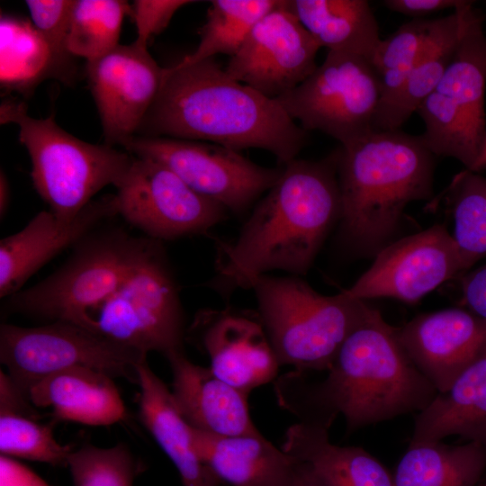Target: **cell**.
Masks as SVG:
<instances>
[{
    "instance_id": "cell-36",
    "label": "cell",
    "mask_w": 486,
    "mask_h": 486,
    "mask_svg": "<svg viewBox=\"0 0 486 486\" xmlns=\"http://www.w3.org/2000/svg\"><path fill=\"white\" fill-rule=\"evenodd\" d=\"M76 0H27L32 25L49 46L58 66L68 64L71 55L67 40Z\"/></svg>"
},
{
    "instance_id": "cell-8",
    "label": "cell",
    "mask_w": 486,
    "mask_h": 486,
    "mask_svg": "<svg viewBox=\"0 0 486 486\" xmlns=\"http://www.w3.org/2000/svg\"><path fill=\"white\" fill-rule=\"evenodd\" d=\"M184 312L179 287L161 241L78 325L118 345L165 357L184 351Z\"/></svg>"
},
{
    "instance_id": "cell-32",
    "label": "cell",
    "mask_w": 486,
    "mask_h": 486,
    "mask_svg": "<svg viewBox=\"0 0 486 486\" xmlns=\"http://www.w3.org/2000/svg\"><path fill=\"white\" fill-rule=\"evenodd\" d=\"M431 22L413 19L379 42L371 60L381 91L374 119L389 107L405 84L419 57Z\"/></svg>"
},
{
    "instance_id": "cell-11",
    "label": "cell",
    "mask_w": 486,
    "mask_h": 486,
    "mask_svg": "<svg viewBox=\"0 0 486 486\" xmlns=\"http://www.w3.org/2000/svg\"><path fill=\"white\" fill-rule=\"evenodd\" d=\"M275 100L306 131H322L346 146L374 130L381 91L371 61L328 51L311 75Z\"/></svg>"
},
{
    "instance_id": "cell-35",
    "label": "cell",
    "mask_w": 486,
    "mask_h": 486,
    "mask_svg": "<svg viewBox=\"0 0 486 486\" xmlns=\"http://www.w3.org/2000/svg\"><path fill=\"white\" fill-rule=\"evenodd\" d=\"M74 486H134L142 466L122 443L103 448H74L68 459Z\"/></svg>"
},
{
    "instance_id": "cell-41",
    "label": "cell",
    "mask_w": 486,
    "mask_h": 486,
    "mask_svg": "<svg viewBox=\"0 0 486 486\" xmlns=\"http://www.w3.org/2000/svg\"><path fill=\"white\" fill-rule=\"evenodd\" d=\"M10 185L7 177L3 170L0 175V217L5 216L10 203Z\"/></svg>"
},
{
    "instance_id": "cell-2",
    "label": "cell",
    "mask_w": 486,
    "mask_h": 486,
    "mask_svg": "<svg viewBox=\"0 0 486 486\" xmlns=\"http://www.w3.org/2000/svg\"><path fill=\"white\" fill-rule=\"evenodd\" d=\"M256 204L238 237L217 247L209 285L224 296L270 271L305 274L340 214L336 153L293 159Z\"/></svg>"
},
{
    "instance_id": "cell-15",
    "label": "cell",
    "mask_w": 486,
    "mask_h": 486,
    "mask_svg": "<svg viewBox=\"0 0 486 486\" xmlns=\"http://www.w3.org/2000/svg\"><path fill=\"white\" fill-rule=\"evenodd\" d=\"M320 49L281 0L254 26L225 70L233 79L276 99L314 72Z\"/></svg>"
},
{
    "instance_id": "cell-28",
    "label": "cell",
    "mask_w": 486,
    "mask_h": 486,
    "mask_svg": "<svg viewBox=\"0 0 486 486\" xmlns=\"http://www.w3.org/2000/svg\"><path fill=\"white\" fill-rule=\"evenodd\" d=\"M486 469V447L467 442H410L392 473L393 486H476Z\"/></svg>"
},
{
    "instance_id": "cell-22",
    "label": "cell",
    "mask_w": 486,
    "mask_h": 486,
    "mask_svg": "<svg viewBox=\"0 0 486 486\" xmlns=\"http://www.w3.org/2000/svg\"><path fill=\"white\" fill-rule=\"evenodd\" d=\"M30 402L49 407L59 421L109 426L126 418V408L112 377L104 372L75 367L58 372L32 384Z\"/></svg>"
},
{
    "instance_id": "cell-30",
    "label": "cell",
    "mask_w": 486,
    "mask_h": 486,
    "mask_svg": "<svg viewBox=\"0 0 486 486\" xmlns=\"http://www.w3.org/2000/svg\"><path fill=\"white\" fill-rule=\"evenodd\" d=\"M1 84L24 89L61 68L32 24L1 18Z\"/></svg>"
},
{
    "instance_id": "cell-21",
    "label": "cell",
    "mask_w": 486,
    "mask_h": 486,
    "mask_svg": "<svg viewBox=\"0 0 486 486\" xmlns=\"http://www.w3.org/2000/svg\"><path fill=\"white\" fill-rule=\"evenodd\" d=\"M192 435L199 455L221 483L231 486L297 484L299 462L260 432L220 436L192 428Z\"/></svg>"
},
{
    "instance_id": "cell-18",
    "label": "cell",
    "mask_w": 486,
    "mask_h": 486,
    "mask_svg": "<svg viewBox=\"0 0 486 486\" xmlns=\"http://www.w3.org/2000/svg\"><path fill=\"white\" fill-rule=\"evenodd\" d=\"M406 353L433 384L446 392L486 351V320L467 309L422 313L397 328Z\"/></svg>"
},
{
    "instance_id": "cell-34",
    "label": "cell",
    "mask_w": 486,
    "mask_h": 486,
    "mask_svg": "<svg viewBox=\"0 0 486 486\" xmlns=\"http://www.w3.org/2000/svg\"><path fill=\"white\" fill-rule=\"evenodd\" d=\"M73 449L56 440L50 425L38 423L21 412L0 410L1 455L64 467Z\"/></svg>"
},
{
    "instance_id": "cell-33",
    "label": "cell",
    "mask_w": 486,
    "mask_h": 486,
    "mask_svg": "<svg viewBox=\"0 0 486 486\" xmlns=\"http://www.w3.org/2000/svg\"><path fill=\"white\" fill-rule=\"evenodd\" d=\"M452 191V237L466 271L486 256V178L464 170Z\"/></svg>"
},
{
    "instance_id": "cell-43",
    "label": "cell",
    "mask_w": 486,
    "mask_h": 486,
    "mask_svg": "<svg viewBox=\"0 0 486 486\" xmlns=\"http://www.w3.org/2000/svg\"><path fill=\"white\" fill-rule=\"evenodd\" d=\"M486 166V137L480 156L472 171L477 172Z\"/></svg>"
},
{
    "instance_id": "cell-39",
    "label": "cell",
    "mask_w": 486,
    "mask_h": 486,
    "mask_svg": "<svg viewBox=\"0 0 486 486\" xmlns=\"http://www.w3.org/2000/svg\"><path fill=\"white\" fill-rule=\"evenodd\" d=\"M461 2L462 0H385L382 4L392 12L418 19L449 8L454 10Z\"/></svg>"
},
{
    "instance_id": "cell-31",
    "label": "cell",
    "mask_w": 486,
    "mask_h": 486,
    "mask_svg": "<svg viewBox=\"0 0 486 486\" xmlns=\"http://www.w3.org/2000/svg\"><path fill=\"white\" fill-rule=\"evenodd\" d=\"M130 5L122 0H76L67 40L71 56L96 59L119 45Z\"/></svg>"
},
{
    "instance_id": "cell-23",
    "label": "cell",
    "mask_w": 486,
    "mask_h": 486,
    "mask_svg": "<svg viewBox=\"0 0 486 486\" xmlns=\"http://www.w3.org/2000/svg\"><path fill=\"white\" fill-rule=\"evenodd\" d=\"M139 413L161 449L177 469L184 486H220L222 483L199 455L192 428L176 408L171 391L151 370L147 359L137 368Z\"/></svg>"
},
{
    "instance_id": "cell-5",
    "label": "cell",
    "mask_w": 486,
    "mask_h": 486,
    "mask_svg": "<svg viewBox=\"0 0 486 486\" xmlns=\"http://www.w3.org/2000/svg\"><path fill=\"white\" fill-rule=\"evenodd\" d=\"M158 240L118 226L97 227L68 258L34 285L4 298V314L79 325L140 265Z\"/></svg>"
},
{
    "instance_id": "cell-12",
    "label": "cell",
    "mask_w": 486,
    "mask_h": 486,
    "mask_svg": "<svg viewBox=\"0 0 486 486\" xmlns=\"http://www.w3.org/2000/svg\"><path fill=\"white\" fill-rule=\"evenodd\" d=\"M122 147L164 165L194 191L235 214L245 212L282 173V166L264 167L239 151L203 141L134 136Z\"/></svg>"
},
{
    "instance_id": "cell-44",
    "label": "cell",
    "mask_w": 486,
    "mask_h": 486,
    "mask_svg": "<svg viewBox=\"0 0 486 486\" xmlns=\"http://www.w3.org/2000/svg\"><path fill=\"white\" fill-rule=\"evenodd\" d=\"M480 486H486V482L484 483H482V485H480Z\"/></svg>"
},
{
    "instance_id": "cell-24",
    "label": "cell",
    "mask_w": 486,
    "mask_h": 486,
    "mask_svg": "<svg viewBox=\"0 0 486 486\" xmlns=\"http://www.w3.org/2000/svg\"><path fill=\"white\" fill-rule=\"evenodd\" d=\"M449 436L486 447V351L417 413L410 442L442 441Z\"/></svg>"
},
{
    "instance_id": "cell-25",
    "label": "cell",
    "mask_w": 486,
    "mask_h": 486,
    "mask_svg": "<svg viewBox=\"0 0 486 486\" xmlns=\"http://www.w3.org/2000/svg\"><path fill=\"white\" fill-rule=\"evenodd\" d=\"M328 429L300 421L287 428L282 449L325 486H393L392 474L378 459L359 446L332 444Z\"/></svg>"
},
{
    "instance_id": "cell-17",
    "label": "cell",
    "mask_w": 486,
    "mask_h": 486,
    "mask_svg": "<svg viewBox=\"0 0 486 486\" xmlns=\"http://www.w3.org/2000/svg\"><path fill=\"white\" fill-rule=\"evenodd\" d=\"M186 336L208 356L215 375L248 394L273 381L281 366L257 311L200 310Z\"/></svg>"
},
{
    "instance_id": "cell-10",
    "label": "cell",
    "mask_w": 486,
    "mask_h": 486,
    "mask_svg": "<svg viewBox=\"0 0 486 486\" xmlns=\"http://www.w3.org/2000/svg\"><path fill=\"white\" fill-rule=\"evenodd\" d=\"M147 356L68 321L31 328L0 326V361L26 398L35 382L75 367L94 368L138 384L137 368Z\"/></svg>"
},
{
    "instance_id": "cell-38",
    "label": "cell",
    "mask_w": 486,
    "mask_h": 486,
    "mask_svg": "<svg viewBox=\"0 0 486 486\" xmlns=\"http://www.w3.org/2000/svg\"><path fill=\"white\" fill-rule=\"evenodd\" d=\"M461 291L463 305L486 320V264L462 277Z\"/></svg>"
},
{
    "instance_id": "cell-14",
    "label": "cell",
    "mask_w": 486,
    "mask_h": 486,
    "mask_svg": "<svg viewBox=\"0 0 486 486\" xmlns=\"http://www.w3.org/2000/svg\"><path fill=\"white\" fill-rule=\"evenodd\" d=\"M465 272L452 234L442 224L394 240L343 292L356 300L392 298L415 303Z\"/></svg>"
},
{
    "instance_id": "cell-9",
    "label": "cell",
    "mask_w": 486,
    "mask_h": 486,
    "mask_svg": "<svg viewBox=\"0 0 486 486\" xmlns=\"http://www.w3.org/2000/svg\"><path fill=\"white\" fill-rule=\"evenodd\" d=\"M486 35L482 18L466 1L460 39L445 74L417 112L421 135L435 156L450 157L471 171L485 137Z\"/></svg>"
},
{
    "instance_id": "cell-37",
    "label": "cell",
    "mask_w": 486,
    "mask_h": 486,
    "mask_svg": "<svg viewBox=\"0 0 486 486\" xmlns=\"http://www.w3.org/2000/svg\"><path fill=\"white\" fill-rule=\"evenodd\" d=\"M190 0H136L130 5V16L136 26V41L148 46L149 39L162 32L174 14Z\"/></svg>"
},
{
    "instance_id": "cell-29",
    "label": "cell",
    "mask_w": 486,
    "mask_h": 486,
    "mask_svg": "<svg viewBox=\"0 0 486 486\" xmlns=\"http://www.w3.org/2000/svg\"><path fill=\"white\" fill-rule=\"evenodd\" d=\"M280 4L281 0L211 1L196 49L178 62L193 64L217 54L233 57L254 26Z\"/></svg>"
},
{
    "instance_id": "cell-16",
    "label": "cell",
    "mask_w": 486,
    "mask_h": 486,
    "mask_svg": "<svg viewBox=\"0 0 486 486\" xmlns=\"http://www.w3.org/2000/svg\"><path fill=\"white\" fill-rule=\"evenodd\" d=\"M86 76L106 145L123 146L139 131L159 92L164 68L136 40L86 62Z\"/></svg>"
},
{
    "instance_id": "cell-42",
    "label": "cell",
    "mask_w": 486,
    "mask_h": 486,
    "mask_svg": "<svg viewBox=\"0 0 486 486\" xmlns=\"http://www.w3.org/2000/svg\"><path fill=\"white\" fill-rule=\"evenodd\" d=\"M296 486H325V485L314 475V473L304 464L299 462V474H298Z\"/></svg>"
},
{
    "instance_id": "cell-1",
    "label": "cell",
    "mask_w": 486,
    "mask_h": 486,
    "mask_svg": "<svg viewBox=\"0 0 486 486\" xmlns=\"http://www.w3.org/2000/svg\"><path fill=\"white\" fill-rule=\"evenodd\" d=\"M325 377L308 382L293 370L274 384L279 404L302 422L330 428L338 415L346 431L423 410L436 389L411 361L398 335L371 307L347 336Z\"/></svg>"
},
{
    "instance_id": "cell-20",
    "label": "cell",
    "mask_w": 486,
    "mask_h": 486,
    "mask_svg": "<svg viewBox=\"0 0 486 486\" xmlns=\"http://www.w3.org/2000/svg\"><path fill=\"white\" fill-rule=\"evenodd\" d=\"M172 374L176 408L194 428L220 436L259 432L248 408V394L224 382L210 369L191 362L184 351L166 356Z\"/></svg>"
},
{
    "instance_id": "cell-7",
    "label": "cell",
    "mask_w": 486,
    "mask_h": 486,
    "mask_svg": "<svg viewBox=\"0 0 486 486\" xmlns=\"http://www.w3.org/2000/svg\"><path fill=\"white\" fill-rule=\"evenodd\" d=\"M0 119L18 126L33 186L50 211L65 221L74 220L103 188L114 186L132 160L130 153L74 137L57 124L53 114L30 116L23 103H2Z\"/></svg>"
},
{
    "instance_id": "cell-19",
    "label": "cell",
    "mask_w": 486,
    "mask_h": 486,
    "mask_svg": "<svg viewBox=\"0 0 486 486\" xmlns=\"http://www.w3.org/2000/svg\"><path fill=\"white\" fill-rule=\"evenodd\" d=\"M115 216L112 194L93 200L70 221L58 219L50 211L37 213L21 230L0 242V297L22 290L53 257Z\"/></svg>"
},
{
    "instance_id": "cell-6",
    "label": "cell",
    "mask_w": 486,
    "mask_h": 486,
    "mask_svg": "<svg viewBox=\"0 0 486 486\" xmlns=\"http://www.w3.org/2000/svg\"><path fill=\"white\" fill-rule=\"evenodd\" d=\"M248 289L280 365L300 372L328 370L347 336L371 306L343 292L322 295L296 275L262 274Z\"/></svg>"
},
{
    "instance_id": "cell-26",
    "label": "cell",
    "mask_w": 486,
    "mask_h": 486,
    "mask_svg": "<svg viewBox=\"0 0 486 486\" xmlns=\"http://www.w3.org/2000/svg\"><path fill=\"white\" fill-rule=\"evenodd\" d=\"M319 46L372 60L381 41L376 18L365 0H285Z\"/></svg>"
},
{
    "instance_id": "cell-3",
    "label": "cell",
    "mask_w": 486,
    "mask_h": 486,
    "mask_svg": "<svg viewBox=\"0 0 486 486\" xmlns=\"http://www.w3.org/2000/svg\"><path fill=\"white\" fill-rule=\"evenodd\" d=\"M208 141L236 151L260 148L280 166L296 158L307 131L275 100L230 77L213 58L164 68L158 96L139 131Z\"/></svg>"
},
{
    "instance_id": "cell-27",
    "label": "cell",
    "mask_w": 486,
    "mask_h": 486,
    "mask_svg": "<svg viewBox=\"0 0 486 486\" xmlns=\"http://www.w3.org/2000/svg\"><path fill=\"white\" fill-rule=\"evenodd\" d=\"M465 3L451 14L432 20L413 69L392 103L374 119V130H399L439 83L460 39Z\"/></svg>"
},
{
    "instance_id": "cell-13",
    "label": "cell",
    "mask_w": 486,
    "mask_h": 486,
    "mask_svg": "<svg viewBox=\"0 0 486 486\" xmlns=\"http://www.w3.org/2000/svg\"><path fill=\"white\" fill-rule=\"evenodd\" d=\"M114 187L117 216L143 236L161 242L204 234L226 218L224 207L149 158L132 156Z\"/></svg>"
},
{
    "instance_id": "cell-4",
    "label": "cell",
    "mask_w": 486,
    "mask_h": 486,
    "mask_svg": "<svg viewBox=\"0 0 486 486\" xmlns=\"http://www.w3.org/2000/svg\"><path fill=\"white\" fill-rule=\"evenodd\" d=\"M434 154L421 135L372 130L336 152L339 232L355 251L390 244L405 208L433 194Z\"/></svg>"
},
{
    "instance_id": "cell-40",
    "label": "cell",
    "mask_w": 486,
    "mask_h": 486,
    "mask_svg": "<svg viewBox=\"0 0 486 486\" xmlns=\"http://www.w3.org/2000/svg\"><path fill=\"white\" fill-rule=\"evenodd\" d=\"M1 486H50L32 470L13 459L0 457Z\"/></svg>"
}]
</instances>
